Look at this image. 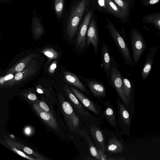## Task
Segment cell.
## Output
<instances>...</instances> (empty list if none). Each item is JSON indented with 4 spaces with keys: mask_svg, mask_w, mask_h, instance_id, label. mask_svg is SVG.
<instances>
[{
    "mask_svg": "<svg viewBox=\"0 0 160 160\" xmlns=\"http://www.w3.org/2000/svg\"><path fill=\"white\" fill-rule=\"evenodd\" d=\"M89 0H81L73 6L65 22V32L69 40L75 44L78 29Z\"/></svg>",
    "mask_w": 160,
    "mask_h": 160,
    "instance_id": "obj_1",
    "label": "cell"
},
{
    "mask_svg": "<svg viewBox=\"0 0 160 160\" xmlns=\"http://www.w3.org/2000/svg\"><path fill=\"white\" fill-rule=\"evenodd\" d=\"M106 27L125 63L132 67L134 64L132 58L127 42L109 20H107Z\"/></svg>",
    "mask_w": 160,
    "mask_h": 160,
    "instance_id": "obj_2",
    "label": "cell"
},
{
    "mask_svg": "<svg viewBox=\"0 0 160 160\" xmlns=\"http://www.w3.org/2000/svg\"><path fill=\"white\" fill-rule=\"evenodd\" d=\"M130 38L134 64L137 66L146 50L147 45L141 32L135 28L130 30Z\"/></svg>",
    "mask_w": 160,
    "mask_h": 160,
    "instance_id": "obj_3",
    "label": "cell"
},
{
    "mask_svg": "<svg viewBox=\"0 0 160 160\" xmlns=\"http://www.w3.org/2000/svg\"><path fill=\"white\" fill-rule=\"evenodd\" d=\"M117 63L113 60L110 71L109 80L110 84L116 90L123 102L128 105L129 102L126 96L123 88L122 77Z\"/></svg>",
    "mask_w": 160,
    "mask_h": 160,
    "instance_id": "obj_4",
    "label": "cell"
},
{
    "mask_svg": "<svg viewBox=\"0 0 160 160\" xmlns=\"http://www.w3.org/2000/svg\"><path fill=\"white\" fill-rule=\"evenodd\" d=\"M92 14V11L88 12L85 15L79 27L75 47L76 51L79 54L84 52L87 48V34Z\"/></svg>",
    "mask_w": 160,
    "mask_h": 160,
    "instance_id": "obj_5",
    "label": "cell"
},
{
    "mask_svg": "<svg viewBox=\"0 0 160 160\" xmlns=\"http://www.w3.org/2000/svg\"><path fill=\"white\" fill-rule=\"evenodd\" d=\"M62 98V107L67 123L71 130L79 133L80 131L79 118L71 104Z\"/></svg>",
    "mask_w": 160,
    "mask_h": 160,
    "instance_id": "obj_6",
    "label": "cell"
},
{
    "mask_svg": "<svg viewBox=\"0 0 160 160\" xmlns=\"http://www.w3.org/2000/svg\"><path fill=\"white\" fill-rule=\"evenodd\" d=\"M38 66L35 58L24 70L15 73L12 79L5 82L3 85V86H11L22 82L35 73L38 69Z\"/></svg>",
    "mask_w": 160,
    "mask_h": 160,
    "instance_id": "obj_7",
    "label": "cell"
},
{
    "mask_svg": "<svg viewBox=\"0 0 160 160\" xmlns=\"http://www.w3.org/2000/svg\"><path fill=\"white\" fill-rule=\"evenodd\" d=\"M100 43L99 35L96 21L93 18L91 19L88 28L86 41V48L90 44L93 48L95 55L97 54Z\"/></svg>",
    "mask_w": 160,
    "mask_h": 160,
    "instance_id": "obj_8",
    "label": "cell"
},
{
    "mask_svg": "<svg viewBox=\"0 0 160 160\" xmlns=\"http://www.w3.org/2000/svg\"><path fill=\"white\" fill-rule=\"evenodd\" d=\"M101 66L103 68L105 73L108 82L110 85L109 80L110 71L112 62L113 58L110 54L109 46L105 42H103L101 48Z\"/></svg>",
    "mask_w": 160,
    "mask_h": 160,
    "instance_id": "obj_9",
    "label": "cell"
},
{
    "mask_svg": "<svg viewBox=\"0 0 160 160\" xmlns=\"http://www.w3.org/2000/svg\"><path fill=\"white\" fill-rule=\"evenodd\" d=\"M63 87L67 97L78 114L81 117L89 118L90 113L86 109L70 88L66 84L63 85Z\"/></svg>",
    "mask_w": 160,
    "mask_h": 160,
    "instance_id": "obj_10",
    "label": "cell"
},
{
    "mask_svg": "<svg viewBox=\"0 0 160 160\" xmlns=\"http://www.w3.org/2000/svg\"><path fill=\"white\" fill-rule=\"evenodd\" d=\"M157 52L156 47H149L146 52V59L141 72L143 81L145 80L149 75L153 66L154 60Z\"/></svg>",
    "mask_w": 160,
    "mask_h": 160,
    "instance_id": "obj_11",
    "label": "cell"
},
{
    "mask_svg": "<svg viewBox=\"0 0 160 160\" xmlns=\"http://www.w3.org/2000/svg\"><path fill=\"white\" fill-rule=\"evenodd\" d=\"M69 88L84 107L96 115L100 116L99 110L95 103L91 100L75 87L70 86Z\"/></svg>",
    "mask_w": 160,
    "mask_h": 160,
    "instance_id": "obj_12",
    "label": "cell"
},
{
    "mask_svg": "<svg viewBox=\"0 0 160 160\" xmlns=\"http://www.w3.org/2000/svg\"><path fill=\"white\" fill-rule=\"evenodd\" d=\"M63 74L64 80L67 83L75 87L87 95L91 96L90 92L77 75L67 71H64Z\"/></svg>",
    "mask_w": 160,
    "mask_h": 160,
    "instance_id": "obj_13",
    "label": "cell"
},
{
    "mask_svg": "<svg viewBox=\"0 0 160 160\" xmlns=\"http://www.w3.org/2000/svg\"><path fill=\"white\" fill-rule=\"evenodd\" d=\"M82 79L94 96L98 98L106 97L105 88L102 83L94 79L83 78Z\"/></svg>",
    "mask_w": 160,
    "mask_h": 160,
    "instance_id": "obj_14",
    "label": "cell"
},
{
    "mask_svg": "<svg viewBox=\"0 0 160 160\" xmlns=\"http://www.w3.org/2000/svg\"><path fill=\"white\" fill-rule=\"evenodd\" d=\"M33 107L40 118L48 126L53 129L58 130V124L52 113L43 110L37 103L33 104Z\"/></svg>",
    "mask_w": 160,
    "mask_h": 160,
    "instance_id": "obj_15",
    "label": "cell"
},
{
    "mask_svg": "<svg viewBox=\"0 0 160 160\" xmlns=\"http://www.w3.org/2000/svg\"><path fill=\"white\" fill-rule=\"evenodd\" d=\"M35 54H30L20 60L13 65L7 72V74H15L24 70L33 59L37 57Z\"/></svg>",
    "mask_w": 160,
    "mask_h": 160,
    "instance_id": "obj_16",
    "label": "cell"
},
{
    "mask_svg": "<svg viewBox=\"0 0 160 160\" xmlns=\"http://www.w3.org/2000/svg\"><path fill=\"white\" fill-rule=\"evenodd\" d=\"M109 11L116 17L127 20L129 15L112 0H104Z\"/></svg>",
    "mask_w": 160,
    "mask_h": 160,
    "instance_id": "obj_17",
    "label": "cell"
},
{
    "mask_svg": "<svg viewBox=\"0 0 160 160\" xmlns=\"http://www.w3.org/2000/svg\"><path fill=\"white\" fill-rule=\"evenodd\" d=\"M90 131L97 148L105 152L106 150L104 138L101 131L96 126L91 125Z\"/></svg>",
    "mask_w": 160,
    "mask_h": 160,
    "instance_id": "obj_18",
    "label": "cell"
},
{
    "mask_svg": "<svg viewBox=\"0 0 160 160\" xmlns=\"http://www.w3.org/2000/svg\"><path fill=\"white\" fill-rule=\"evenodd\" d=\"M32 28L33 35L37 39L39 38L45 32L41 22L34 9L33 10Z\"/></svg>",
    "mask_w": 160,
    "mask_h": 160,
    "instance_id": "obj_19",
    "label": "cell"
},
{
    "mask_svg": "<svg viewBox=\"0 0 160 160\" xmlns=\"http://www.w3.org/2000/svg\"><path fill=\"white\" fill-rule=\"evenodd\" d=\"M105 102L106 108L103 112L104 116L110 125L118 132V126L114 109L109 100H108Z\"/></svg>",
    "mask_w": 160,
    "mask_h": 160,
    "instance_id": "obj_20",
    "label": "cell"
},
{
    "mask_svg": "<svg viewBox=\"0 0 160 160\" xmlns=\"http://www.w3.org/2000/svg\"><path fill=\"white\" fill-rule=\"evenodd\" d=\"M123 150L122 142L114 136L109 139L106 148V152L109 155L112 154L121 153Z\"/></svg>",
    "mask_w": 160,
    "mask_h": 160,
    "instance_id": "obj_21",
    "label": "cell"
},
{
    "mask_svg": "<svg viewBox=\"0 0 160 160\" xmlns=\"http://www.w3.org/2000/svg\"><path fill=\"white\" fill-rule=\"evenodd\" d=\"M142 20L143 23L154 26L159 32L157 35H160V12L151 13L143 16Z\"/></svg>",
    "mask_w": 160,
    "mask_h": 160,
    "instance_id": "obj_22",
    "label": "cell"
},
{
    "mask_svg": "<svg viewBox=\"0 0 160 160\" xmlns=\"http://www.w3.org/2000/svg\"><path fill=\"white\" fill-rule=\"evenodd\" d=\"M79 134L84 137L89 146V149L91 155L96 159L101 160L98 150L93 144L88 136L87 132L84 130L80 131Z\"/></svg>",
    "mask_w": 160,
    "mask_h": 160,
    "instance_id": "obj_23",
    "label": "cell"
},
{
    "mask_svg": "<svg viewBox=\"0 0 160 160\" xmlns=\"http://www.w3.org/2000/svg\"><path fill=\"white\" fill-rule=\"evenodd\" d=\"M118 113L125 124H128L130 122L129 114L123 105L118 99H116Z\"/></svg>",
    "mask_w": 160,
    "mask_h": 160,
    "instance_id": "obj_24",
    "label": "cell"
},
{
    "mask_svg": "<svg viewBox=\"0 0 160 160\" xmlns=\"http://www.w3.org/2000/svg\"><path fill=\"white\" fill-rule=\"evenodd\" d=\"M53 8L58 20L62 17L64 8V0H52Z\"/></svg>",
    "mask_w": 160,
    "mask_h": 160,
    "instance_id": "obj_25",
    "label": "cell"
},
{
    "mask_svg": "<svg viewBox=\"0 0 160 160\" xmlns=\"http://www.w3.org/2000/svg\"><path fill=\"white\" fill-rule=\"evenodd\" d=\"M7 143L11 147L18 148L22 150L25 152L29 155H32L38 158H42L38 154L34 152L32 149L30 148L24 146L20 143L9 140L7 141Z\"/></svg>",
    "mask_w": 160,
    "mask_h": 160,
    "instance_id": "obj_26",
    "label": "cell"
},
{
    "mask_svg": "<svg viewBox=\"0 0 160 160\" xmlns=\"http://www.w3.org/2000/svg\"><path fill=\"white\" fill-rule=\"evenodd\" d=\"M117 4L129 15L131 9L132 8L134 0H112Z\"/></svg>",
    "mask_w": 160,
    "mask_h": 160,
    "instance_id": "obj_27",
    "label": "cell"
},
{
    "mask_svg": "<svg viewBox=\"0 0 160 160\" xmlns=\"http://www.w3.org/2000/svg\"><path fill=\"white\" fill-rule=\"evenodd\" d=\"M122 81L124 91L127 99L129 102L133 86V82L126 77L122 78Z\"/></svg>",
    "mask_w": 160,
    "mask_h": 160,
    "instance_id": "obj_28",
    "label": "cell"
},
{
    "mask_svg": "<svg viewBox=\"0 0 160 160\" xmlns=\"http://www.w3.org/2000/svg\"><path fill=\"white\" fill-rule=\"evenodd\" d=\"M42 52L48 58L49 62L52 59H57L59 56V53L51 48H45L42 51Z\"/></svg>",
    "mask_w": 160,
    "mask_h": 160,
    "instance_id": "obj_29",
    "label": "cell"
},
{
    "mask_svg": "<svg viewBox=\"0 0 160 160\" xmlns=\"http://www.w3.org/2000/svg\"><path fill=\"white\" fill-rule=\"evenodd\" d=\"M142 4L144 6H148L154 5L158 3L160 0H140Z\"/></svg>",
    "mask_w": 160,
    "mask_h": 160,
    "instance_id": "obj_30",
    "label": "cell"
},
{
    "mask_svg": "<svg viewBox=\"0 0 160 160\" xmlns=\"http://www.w3.org/2000/svg\"><path fill=\"white\" fill-rule=\"evenodd\" d=\"M12 150L15 152V153H17L18 155L21 156L22 157L26 158L27 159H30V160H35L36 159H35L34 158H32L29 157V156L26 155L25 153L23 152H22L18 150V149H17L16 148L14 147H12Z\"/></svg>",
    "mask_w": 160,
    "mask_h": 160,
    "instance_id": "obj_31",
    "label": "cell"
},
{
    "mask_svg": "<svg viewBox=\"0 0 160 160\" xmlns=\"http://www.w3.org/2000/svg\"><path fill=\"white\" fill-rule=\"evenodd\" d=\"M14 76L12 74H8L6 76L0 78V82L1 85H3V84L7 81L12 79Z\"/></svg>",
    "mask_w": 160,
    "mask_h": 160,
    "instance_id": "obj_32",
    "label": "cell"
},
{
    "mask_svg": "<svg viewBox=\"0 0 160 160\" xmlns=\"http://www.w3.org/2000/svg\"><path fill=\"white\" fill-rule=\"evenodd\" d=\"M40 108L44 111L51 113L48 106L44 102L40 101L38 104Z\"/></svg>",
    "mask_w": 160,
    "mask_h": 160,
    "instance_id": "obj_33",
    "label": "cell"
},
{
    "mask_svg": "<svg viewBox=\"0 0 160 160\" xmlns=\"http://www.w3.org/2000/svg\"><path fill=\"white\" fill-rule=\"evenodd\" d=\"M57 63L56 61H53L52 62L48 69L49 73L52 74L54 72L57 67Z\"/></svg>",
    "mask_w": 160,
    "mask_h": 160,
    "instance_id": "obj_34",
    "label": "cell"
},
{
    "mask_svg": "<svg viewBox=\"0 0 160 160\" xmlns=\"http://www.w3.org/2000/svg\"><path fill=\"white\" fill-rule=\"evenodd\" d=\"M98 148V150L101 160H106L108 156L106 155L104 153V152H103L100 148Z\"/></svg>",
    "mask_w": 160,
    "mask_h": 160,
    "instance_id": "obj_35",
    "label": "cell"
},
{
    "mask_svg": "<svg viewBox=\"0 0 160 160\" xmlns=\"http://www.w3.org/2000/svg\"><path fill=\"white\" fill-rule=\"evenodd\" d=\"M24 131L26 135L29 136L32 133V130L30 127L27 126L24 128Z\"/></svg>",
    "mask_w": 160,
    "mask_h": 160,
    "instance_id": "obj_36",
    "label": "cell"
},
{
    "mask_svg": "<svg viewBox=\"0 0 160 160\" xmlns=\"http://www.w3.org/2000/svg\"><path fill=\"white\" fill-rule=\"evenodd\" d=\"M27 98L29 100L34 101L37 99V97L36 95L33 93H30L27 95Z\"/></svg>",
    "mask_w": 160,
    "mask_h": 160,
    "instance_id": "obj_37",
    "label": "cell"
},
{
    "mask_svg": "<svg viewBox=\"0 0 160 160\" xmlns=\"http://www.w3.org/2000/svg\"><path fill=\"white\" fill-rule=\"evenodd\" d=\"M124 159L123 157H108L106 160H123Z\"/></svg>",
    "mask_w": 160,
    "mask_h": 160,
    "instance_id": "obj_38",
    "label": "cell"
},
{
    "mask_svg": "<svg viewBox=\"0 0 160 160\" xmlns=\"http://www.w3.org/2000/svg\"><path fill=\"white\" fill-rule=\"evenodd\" d=\"M37 91L39 93L42 94L43 93V90L40 88H38V87L37 88Z\"/></svg>",
    "mask_w": 160,
    "mask_h": 160,
    "instance_id": "obj_39",
    "label": "cell"
}]
</instances>
